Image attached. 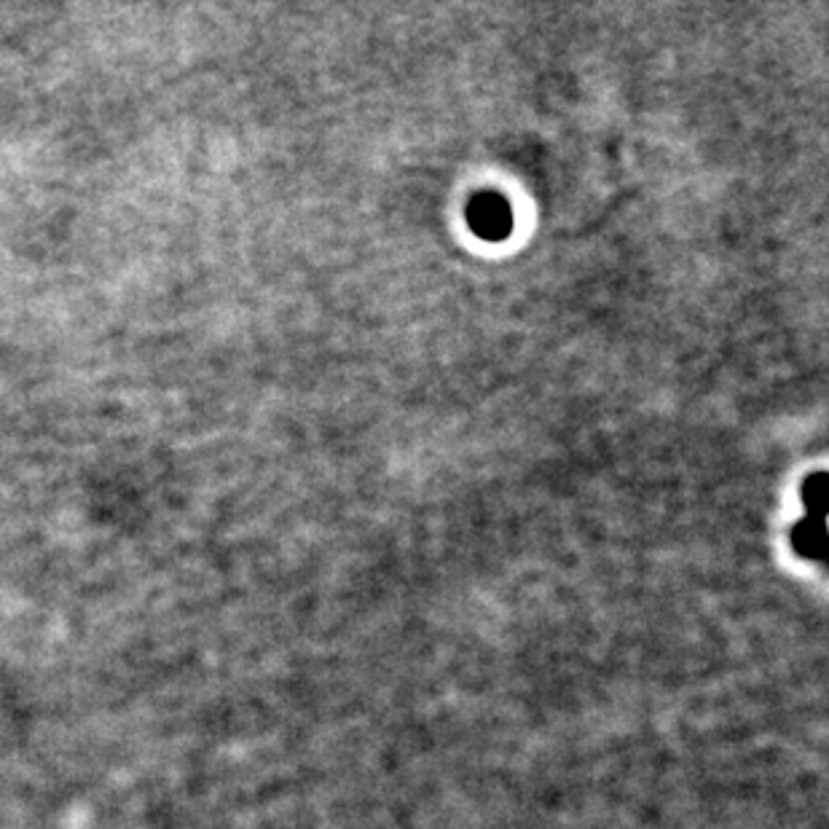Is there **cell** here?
Wrapping results in <instances>:
<instances>
[{
	"instance_id": "6da1fadb",
	"label": "cell",
	"mask_w": 829,
	"mask_h": 829,
	"mask_svg": "<svg viewBox=\"0 0 829 829\" xmlns=\"http://www.w3.org/2000/svg\"><path fill=\"white\" fill-rule=\"evenodd\" d=\"M472 226L486 239H502V233H510V207L500 196H478L470 207Z\"/></svg>"
},
{
	"instance_id": "7a4b0ae2",
	"label": "cell",
	"mask_w": 829,
	"mask_h": 829,
	"mask_svg": "<svg viewBox=\"0 0 829 829\" xmlns=\"http://www.w3.org/2000/svg\"><path fill=\"white\" fill-rule=\"evenodd\" d=\"M827 545V529L825 521H803L795 529V548L800 556L810 558V562H819L825 556Z\"/></svg>"
},
{
	"instance_id": "3957f363",
	"label": "cell",
	"mask_w": 829,
	"mask_h": 829,
	"mask_svg": "<svg viewBox=\"0 0 829 829\" xmlns=\"http://www.w3.org/2000/svg\"><path fill=\"white\" fill-rule=\"evenodd\" d=\"M803 500L805 507L810 510L814 521H825V510H827V472H816L805 481L803 486Z\"/></svg>"
}]
</instances>
